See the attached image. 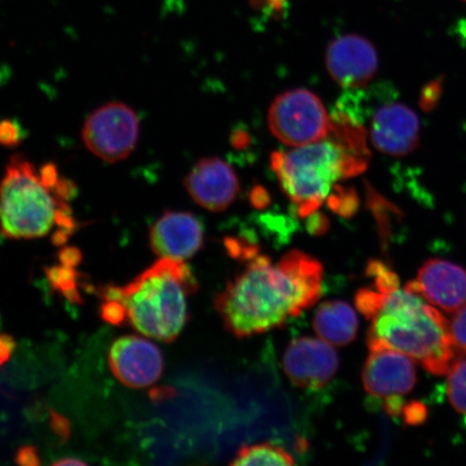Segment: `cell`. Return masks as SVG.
Wrapping results in <instances>:
<instances>
[{
  "instance_id": "20",
  "label": "cell",
  "mask_w": 466,
  "mask_h": 466,
  "mask_svg": "<svg viewBox=\"0 0 466 466\" xmlns=\"http://www.w3.org/2000/svg\"><path fill=\"white\" fill-rule=\"evenodd\" d=\"M328 200L330 208L343 218L353 217L359 208V199L353 189H346L335 186Z\"/></svg>"
},
{
  "instance_id": "16",
  "label": "cell",
  "mask_w": 466,
  "mask_h": 466,
  "mask_svg": "<svg viewBox=\"0 0 466 466\" xmlns=\"http://www.w3.org/2000/svg\"><path fill=\"white\" fill-rule=\"evenodd\" d=\"M313 329L330 345L345 347L358 336L359 319L354 309L341 300L325 301L313 318Z\"/></svg>"
},
{
  "instance_id": "31",
  "label": "cell",
  "mask_w": 466,
  "mask_h": 466,
  "mask_svg": "<svg viewBox=\"0 0 466 466\" xmlns=\"http://www.w3.org/2000/svg\"><path fill=\"white\" fill-rule=\"evenodd\" d=\"M252 203L256 208H265L269 203V196H268L267 191L260 187L255 188L252 194Z\"/></svg>"
},
{
  "instance_id": "23",
  "label": "cell",
  "mask_w": 466,
  "mask_h": 466,
  "mask_svg": "<svg viewBox=\"0 0 466 466\" xmlns=\"http://www.w3.org/2000/svg\"><path fill=\"white\" fill-rule=\"evenodd\" d=\"M451 335L454 347L460 353H466V307L454 313L451 322Z\"/></svg>"
},
{
  "instance_id": "24",
  "label": "cell",
  "mask_w": 466,
  "mask_h": 466,
  "mask_svg": "<svg viewBox=\"0 0 466 466\" xmlns=\"http://www.w3.org/2000/svg\"><path fill=\"white\" fill-rule=\"evenodd\" d=\"M15 463L23 466H38L42 464L37 448L32 445H25L15 453Z\"/></svg>"
},
{
  "instance_id": "27",
  "label": "cell",
  "mask_w": 466,
  "mask_h": 466,
  "mask_svg": "<svg viewBox=\"0 0 466 466\" xmlns=\"http://www.w3.org/2000/svg\"><path fill=\"white\" fill-rule=\"evenodd\" d=\"M16 349L15 338L9 334H0V367L9 362Z\"/></svg>"
},
{
  "instance_id": "22",
  "label": "cell",
  "mask_w": 466,
  "mask_h": 466,
  "mask_svg": "<svg viewBox=\"0 0 466 466\" xmlns=\"http://www.w3.org/2000/svg\"><path fill=\"white\" fill-rule=\"evenodd\" d=\"M25 137L19 122L11 119L0 120V145L4 147H16Z\"/></svg>"
},
{
  "instance_id": "14",
  "label": "cell",
  "mask_w": 466,
  "mask_h": 466,
  "mask_svg": "<svg viewBox=\"0 0 466 466\" xmlns=\"http://www.w3.org/2000/svg\"><path fill=\"white\" fill-rule=\"evenodd\" d=\"M149 246L160 258H194L204 246L202 221L190 212L167 211L151 226Z\"/></svg>"
},
{
  "instance_id": "30",
  "label": "cell",
  "mask_w": 466,
  "mask_h": 466,
  "mask_svg": "<svg viewBox=\"0 0 466 466\" xmlns=\"http://www.w3.org/2000/svg\"><path fill=\"white\" fill-rule=\"evenodd\" d=\"M174 395V390L172 388L160 387L151 389L148 396L151 400L156 404L161 403V401L167 399H171Z\"/></svg>"
},
{
  "instance_id": "34",
  "label": "cell",
  "mask_w": 466,
  "mask_h": 466,
  "mask_svg": "<svg viewBox=\"0 0 466 466\" xmlns=\"http://www.w3.org/2000/svg\"><path fill=\"white\" fill-rule=\"evenodd\" d=\"M464 3H466V0H463Z\"/></svg>"
},
{
  "instance_id": "12",
  "label": "cell",
  "mask_w": 466,
  "mask_h": 466,
  "mask_svg": "<svg viewBox=\"0 0 466 466\" xmlns=\"http://www.w3.org/2000/svg\"><path fill=\"white\" fill-rule=\"evenodd\" d=\"M420 119L415 110L401 103L381 105L370 121L371 143L388 156L411 154L420 142Z\"/></svg>"
},
{
  "instance_id": "32",
  "label": "cell",
  "mask_w": 466,
  "mask_h": 466,
  "mask_svg": "<svg viewBox=\"0 0 466 466\" xmlns=\"http://www.w3.org/2000/svg\"><path fill=\"white\" fill-rule=\"evenodd\" d=\"M86 462L83 461V460L76 459V458H66L62 460H58V461L55 462L54 465L63 466V465H86Z\"/></svg>"
},
{
  "instance_id": "18",
  "label": "cell",
  "mask_w": 466,
  "mask_h": 466,
  "mask_svg": "<svg viewBox=\"0 0 466 466\" xmlns=\"http://www.w3.org/2000/svg\"><path fill=\"white\" fill-rule=\"evenodd\" d=\"M45 273L52 289L57 291L72 304H83V296L79 291L80 273L76 270V268L60 264L46 268Z\"/></svg>"
},
{
  "instance_id": "21",
  "label": "cell",
  "mask_w": 466,
  "mask_h": 466,
  "mask_svg": "<svg viewBox=\"0 0 466 466\" xmlns=\"http://www.w3.org/2000/svg\"><path fill=\"white\" fill-rule=\"evenodd\" d=\"M100 316L104 322L114 326H124L129 322L127 306L119 299H102Z\"/></svg>"
},
{
  "instance_id": "3",
  "label": "cell",
  "mask_w": 466,
  "mask_h": 466,
  "mask_svg": "<svg viewBox=\"0 0 466 466\" xmlns=\"http://www.w3.org/2000/svg\"><path fill=\"white\" fill-rule=\"evenodd\" d=\"M198 289L199 282L184 260L160 258L121 287V294L134 329L173 342L188 322V299Z\"/></svg>"
},
{
  "instance_id": "5",
  "label": "cell",
  "mask_w": 466,
  "mask_h": 466,
  "mask_svg": "<svg viewBox=\"0 0 466 466\" xmlns=\"http://www.w3.org/2000/svg\"><path fill=\"white\" fill-rule=\"evenodd\" d=\"M56 185L46 182L25 156L11 157L0 182L2 235L11 240H29L56 229L58 215L68 206L58 197Z\"/></svg>"
},
{
  "instance_id": "2",
  "label": "cell",
  "mask_w": 466,
  "mask_h": 466,
  "mask_svg": "<svg viewBox=\"0 0 466 466\" xmlns=\"http://www.w3.org/2000/svg\"><path fill=\"white\" fill-rule=\"evenodd\" d=\"M355 305L371 322L370 350H396L434 375L448 374L456 362L460 352L451 339V323L415 291L363 288L355 295Z\"/></svg>"
},
{
  "instance_id": "10",
  "label": "cell",
  "mask_w": 466,
  "mask_h": 466,
  "mask_svg": "<svg viewBox=\"0 0 466 466\" xmlns=\"http://www.w3.org/2000/svg\"><path fill=\"white\" fill-rule=\"evenodd\" d=\"M326 67L330 77L346 89L357 90L370 84L379 66L378 52L360 35H343L329 46Z\"/></svg>"
},
{
  "instance_id": "15",
  "label": "cell",
  "mask_w": 466,
  "mask_h": 466,
  "mask_svg": "<svg viewBox=\"0 0 466 466\" xmlns=\"http://www.w3.org/2000/svg\"><path fill=\"white\" fill-rule=\"evenodd\" d=\"M405 288L448 313L466 307V270L451 261L435 258L424 262L416 281Z\"/></svg>"
},
{
  "instance_id": "1",
  "label": "cell",
  "mask_w": 466,
  "mask_h": 466,
  "mask_svg": "<svg viewBox=\"0 0 466 466\" xmlns=\"http://www.w3.org/2000/svg\"><path fill=\"white\" fill-rule=\"evenodd\" d=\"M246 264L214 300L225 329L237 338L282 328L319 299L323 266L301 250H290L276 265L260 253Z\"/></svg>"
},
{
  "instance_id": "26",
  "label": "cell",
  "mask_w": 466,
  "mask_h": 466,
  "mask_svg": "<svg viewBox=\"0 0 466 466\" xmlns=\"http://www.w3.org/2000/svg\"><path fill=\"white\" fill-rule=\"evenodd\" d=\"M58 261L63 266L77 268L83 261V253L75 247L64 248L57 254Z\"/></svg>"
},
{
  "instance_id": "11",
  "label": "cell",
  "mask_w": 466,
  "mask_h": 466,
  "mask_svg": "<svg viewBox=\"0 0 466 466\" xmlns=\"http://www.w3.org/2000/svg\"><path fill=\"white\" fill-rule=\"evenodd\" d=\"M370 351L362 372L365 391L377 399L410 393L417 381L415 360L393 349L377 348Z\"/></svg>"
},
{
  "instance_id": "7",
  "label": "cell",
  "mask_w": 466,
  "mask_h": 466,
  "mask_svg": "<svg viewBox=\"0 0 466 466\" xmlns=\"http://www.w3.org/2000/svg\"><path fill=\"white\" fill-rule=\"evenodd\" d=\"M138 137V116L122 102H109L96 108L87 116L81 130L86 149L107 163L129 158L137 148Z\"/></svg>"
},
{
  "instance_id": "4",
  "label": "cell",
  "mask_w": 466,
  "mask_h": 466,
  "mask_svg": "<svg viewBox=\"0 0 466 466\" xmlns=\"http://www.w3.org/2000/svg\"><path fill=\"white\" fill-rule=\"evenodd\" d=\"M367 159L326 137L289 151H278L271 167L301 218L316 213L336 183L364 171Z\"/></svg>"
},
{
  "instance_id": "13",
  "label": "cell",
  "mask_w": 466,
  "mask_h": 466,
  "mask_svg": "<svg viewBox=\"0 0 466 466\" xmlns=\"http://www.w3.org/2000/svg\"><path fill=\"white\" fill-rule=\"evenodd\" d=\"M184 186L198 206L211 212L225 211L240 191L235 170L215 157L198 161L185 177Z\"/></svg>"
},
{
  "instance_id": "29",
  "label": "cell",
  "mask_w": 466,
  "mask_h": 466,
  "mask_svg": "<svg viewBox=\"0 0 466 466\" xmlns=\"http://www.w3.org/2000/svg\"><path fill=\"white\" fill-rule=\"evenodd\" d=\"M425 417L422 405L411 404L405 410V419L408 423L415 424L422 422Z\"/></svg>"
},
{
  "instance_id": "9",
  "label": "cell",
  "mask_w": 466,
  "mask_h": 466,
  "mask_svg": "<svg viewBox=\"0 0 466 466\" xmlns=\"http://www.w3.org/2000/svg\"><path fill=\"white\" fill-rule=\"evenodd\" d=\"M114 376L127 388L144 389L158 381L165 369L162 352L155 343L138 336H124L109 349Z\"/></svg>"
},
{
  "instance_id": "19",
  "label": "cell",
  "mask_w": 466,
  "mask_h": 466,
  "mask_svg": "<svg viewBox=\"0 0 466 466\" xmlns=\"http://www.w3.org/2000/svg\"><path fill=\"white\" fill-rule=\"evenodd\" d=\"M447 393L454 410L466 416V360H457L448 371Z\"/></svg>"
},
{
  "instance_id": "25",
  "label": "cell",
  "mask_w": 466,
  "mask_h": 466,
  "mask_svg": "<svg viewBox=\"0 0 466 466\" xmlns=\"http://www.w3.org/2000/svg\"><path fill=\"white\" fill-rule=\"evenodd\" d=\"M51 427L54 432L60 436L63 441H67L71 436V423L67 419L55 410L50 411Z\"/></svg>"
},
{
  "instance_id": "33",
  "label": "cell",
  "mask_w": 466,
  "mask_h": 466,
  "mask_svg": "<svg viewBox=\"0 0 466 466\" xmlns=\"http://www.w3.org/2000/svg\"><path fill=\"white\" fill-rule=\"evenodd\" d=\"M0 329H2V319H0Z\"/></svg>"
},
{
  "instance_id": "6",
  "label": "cell",
  "mask_w": 466,
  "mask_h": 466,
  "mask_svg": "<svg viewBox=\"0 0 466 466\" xmlns=\"http://www.w3.org/2000/svg\"><path fill=\"white\" fill-rule=\"evenodd\" d=\"M268 125L279 142L300 147L329 137L331 118L313 92L295 89L282 93L273 101Z\"/></svg>"
},
{
  "instance_id": "28",
  "label": "cell",
  "mask_w": 466,
  "mask_h": 466,
  "mask_svg": "<svg viewBox=\"0 0 466 466\" xmlns=\"http://www.w3.org/2000/svg\"><path fill=\"white\" fill-rule=\"evenodd\" d=\"M308 230L312 235H323L329 229V220L322 214L309 215Z\"/></svg>"
},
{
  "instance_id": "8",
  "label": "cell",
  "mask_w": 466,
  "mask_h": 466,
  "mask_svg": "<svg viewBox=\"0 0 466 466\" xmlns=\"http://www.w3.org/2000/svg\"><path fill=\"white\" fill-rule=\"evenodd\" d=\"M282 363L289 381L307 390L328 386L339 369V358L330 343L311 337L291 340L285 349Z\"/></svg>"
},
{
  "instance_id": "17",
  "label": "cell",
  "mask_w": 466,
  "mask_h": 466,
  "mask_svg": "<svg viewBox=\"0 0 466 466\" xmlns=\"http://www.w3.org/2000/svg\"><path fill=\"white\" fill-rule=\"evenodd\" d=\"M295 460L282 447L271 442L243 446L231 465H293Z\"/></svg>"
}]
</instances>
